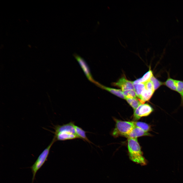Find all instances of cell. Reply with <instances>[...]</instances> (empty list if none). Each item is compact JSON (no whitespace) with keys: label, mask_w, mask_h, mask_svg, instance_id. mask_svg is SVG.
<instances>
[{"label":"cell","mask_w":183,"mask_h":183,"mask_svg":"<svg viewBox=\"0 0 183 183\" xmlns=\"http://www.w3.org/2000/svg\"><path fill=\"white\" fill-rule=\"evenodd\" d=\"M181 97V105L183 106V95Z\"/></svg>","instance_id":"21"},{"label":"cell","mask_w":183,"mask_h":183,"mask_svg":"<svg viewBox=\"0 0 183 183\" xmlns=\"http://www.w3.org/2000/svg\"><path fill=\"white\" fill-rule=\"evenodd\" d=\"M75 128L77 135L79 137V139H81L83 141H87L89 143L93 144L88 139L86 135V133L87 132L80 127L75 125Z\"/></svg>","instance_id":"12"},{"label":"cell","mask_w":183,"mask_h":183,"mask_svg":"<svg viewBox=\"0 0 183 183\" xmlns=\"http://www.w3.org/2000/svg\"><path fill=\"white\" fill-rule=\"evenodd\" d=\"M114 85L120 88L122 91L134 89L133 82L128 80L124 77L119 79L114 83Z\"/></svg>","instance_id":"8"},{"label":"cell","mask_w":183,"mask_h":183,"mask_svg":"<svg viewBox=\"0 0 183 183\" xmlns=\"http://www.w3.org/2000/svg\"><path fill=\"white\" fill-rule=\"evenodd\" d=\"M75 125L74 123L71 121L61 125H56L54 126L53 128L55 131L53 132V133L54 134L60 132H67L76 134L75 128Z\"/></svg>","instance_id":"6"},{"label":"cell","mask_w":183,"mask_h":183,"mask_svg":"<svg viewBox=\"0 0 183 183\" xmlns=\"http://www.w3.org/2000/svg\"><path fill=\"white\" fill-rule=\"evenodd\" d=\"M153 75L152 71L150 69L141 78L138 79L133 82V84H145L150 81V78Z\"/></svg>","instance_id":"11"},{"label":"cell","mask_w":183,"mask_h":183,"mask_svg":"<svg viewBox=\"0 0 183 183\" xmlns=\"http://www.w3.org/2000/svg\"><path fill=\"white\" fill-rule=\"evenodd\" d=\"M55 142L54 139L49 145L39 155L34 164L30 167L33 174L32 183H33L37 172L47 161L51 147Z\"/></svg>","instance_id":"2"},{"label":"cell","mask_w":183,"mask_h":183,"mask_svg":"<svg viewBox=\"0 0 183 183\" xmlns=\"http://www.w3.org/2000/svg\"><path fill=\"white\" fill-rule=\"evenodd\" d=\"M164 85L171 90L176 91L177 86L175 80L169 77L164 83Z\"/></svg>","instance_id":"16"},{"label":"cell","mask_w":183,"mask_h":183,"mask_svg":"<svg viewBox=\"0 0 183 183\" xmlns=\"http://www.w3.org/2000/svg\"><path fill=\"white\" fill-rule=\"evenodd\" d=\"M95 84L98 87L105 90L118 97L125 99V97L124 95L122 90L120 89L113 88L105 86L97 81Z\"/></svg>","instance_id":"10"},{"label":"cell","mask_w":183,"mask_h":183,"mask_svg":"<svg viewBox=\"0 0 183 183\" xmlns=\"http://www.w3.org/2000/svg\"><path fill=\"white\" fill-rule=\"evenodd\" d=\"M135 127H139L145 131L148 132L151 130L150 126L143 122L133 121Z\"/></svg>","instance_id":"17"},{"label":"cell","mask_w":183,"mask_h":183,"mask_svg":"<svg viewBox=\"0 0 183 183\" xmlns=\"http://www.w3.org/2000/svg\"><path fill=\"white\" fill-rule=\"evenodd\" d=\"M125 99L134 110L140 104H144V103L141 99L139 100L136 97L133 98H126Z\"/></svg>","instance_id":"13"},{"label":"cell","mask_w":183,"mask_h":183,"mask_svg":"<svg viewBox=\"0 0 183 183\" xmlns=\"http://www.w3.org/2000/svg\"><path fill=\"white\" fill-rule=\"evenodd\" d=\"M133 118L137 120L142 117L147 116L154 111L153 108L147 104H141L134 110Z\"/></svg>","instance_id":"4"},{"label":"cell","mask_w":183,"mask_h":183,"mask_svg":"<svg viewBox=\"0 0 183 183\" xmlns=\"http://www.w3.org/2000/svg\"><path fill=\"white\" fill-rule=\"evenodd\" d=\"M133 85L136 96L139 98L142 92L145 88V84L143 83H133Z\"/></svg>","instance_id":"15"},{"label":"cell","mask_w":183,"mask_h":183,"mask_svg":"<svg viewBox=\"0 0 183 183\" xmlns=\"http://www.w3.org/2000/svg\"><path fill=\"white\" fill-rule=\"evenodd\" d=\"M150 80L153 84L155 90L161 85L164 84V82L160 81L153 75L151 77Z\"/></svg>","instance_id":"19"},{"label":"cell","mask_w":183,"mask_h":183,"mask_svg":"<svg viewBox=\"0 0 183 183\" xmlns=\"http://www.w3.org/2000/svg\"><path fill=\"white\" fill-rule=\"evenodd\" d=\"M73 55L79 63L88 79L90 82L95 84L96 81L93 79L89 67L86 61L83 58L76 53L74 54Z\"/></svg>","instance_id":"5"},{"label":"cell","mask_w":183,"mask_h":183,"mask_svg":"<svg viewBox=\"0 0 183 183\" xmlns=\"http://www.w3.org/2000/svg\"><path fill=\"white\" fill-rule=\"evenodd\" d=\"M128 147L130 159L133 162L141 166L146 165L148 162L143 156L137 138L128 139Z\"/></svg>","instance_id":"1"},{"label":"cell","mask_w":183,"mask_h":183,"mask_svg":"<svg viewBox=\"0 0 183 183\" xmlns=\"http://www.w3.org/2000/svg\"><path fill=\"white\" fill-rule=\"evenodd\" d=\"M177 86L176 91L181 95H183V81L176 80Z\"/></svg>","instance_id":"20"},{"label":"cell","mask_w":183,"mask_h":183,"mask_svg":"<svg viewBox=\"0 0 183 183\" xmlns=\"http://www.w3.org/2000/svg\"><path fill=\"white\" fill-rule=\"evenodd\" d=\"M115 120V126L112 134L115 137L119 136L126 137L135 127L133 121H123L116 119Z\"/></svg>","instance_id":"3"},{"label":"cell","mask_w":183,"mask_h":183,"mask_svg":"<svg viewBox=\"0 0 183 183\" xmlns=\"http://www.w3.org/2000/svg\"><path fill=\"white\" fill-rule=\"evenodd\" d=\"M122 91L125 97V99L126 98H135L137 96L134 89L127 90Z\"/></svg>","instance_id":"18"},{"label":"cell","mask_w":183,"mask_h":183,"mask_svg":"<svg viewBox=\"0 0 183 183\" xmlns=\"http://www.w3.org/2000/svg\"><path fill=\"white\" fill-rule=\"evenodd\" d=\"M154 92L149 90L145 88L142 92L141 96L139 98L144 102L150 100Z\"/></svg>","instance_id":"14"},{"label":"cell","mask_w":183,"mask_h":183,"mask_svg":"<svg viewBox=\"0 0 183 183\" xmlns=\"http://www.w3.org/2000/svg\"><path fill=\"white\" fill-rule=\"evenodd\" d=\"M54 134L53 139L55 142L57 141H64L79 139L76 134L69 132H60L54 133Z\"/></svg>","instance_id":"7"},{"label":"cell","mask_w":183,"mask_h":183,"mask_svg":"<svg viewBox=\"0 0 183 183\" xmlns=\"http://www.w3.org/2000/svg\"><path fill=\"white\" fill-rule=\"evenodd\" d=\"M150 133L145 131L141 128L135 127L130 132L126 137L128 139L135 138L137 137L144 136H151Z\"/></svg>","instance_id":"9"}]
</instances>
